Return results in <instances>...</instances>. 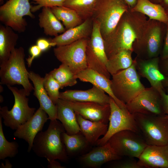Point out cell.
Returning a JSON list of instances; mask_svg holds the SVG:
<instances>
[{
	"mask_svg": "<svg viewBox=\"0 0 168 168\" xmlns=\"http://www.w3.org/2000/svg\"><path fill=\"white\" fill-rule=\"evenodd\" d=\"M64 132L61 122L57 119L50 120L47 129L35 136L32 150L38 156L46 158L49 163L56 160L67 162L68 156L61 137Z\"/></svg>",
	"mask_w": 168,
	"mask_h": 168,
	"instance_id": "cell-2",
	"label": "cell"
},
{
	"mask_svg": "<svg viewBox=\"0 0 168 168\" xmlns=\"http://www.w3.org/2000/svg\"><path fill=\"white\" fill-rule=\"evenodd\" d=\"M165 8L168 9V0H163L161 4Z\"/></svg>",
	"mask_w": 168,
	"mask_h": 168,
	"instance_id": "cell-47",
	"label": "cell"
},
{
	"mask_svg": "<svg viewBox=\"0 0 168 168\" xmlns=\"http://www.w3.org/2000/svg\"><path fill=\"white\" fill-rule=\"evenodd\" d=\"M166 25V33L164 43L161 52V60H163L168 58V23Z\"/></svg>",
	"mask_w": 168,
	"mask_h": 168,
	"instance_id": "cell-40",
	"label": "cell"
},
{
	"mask_svg": "<svg viewBox=\"0 0 168 168\" xmlns=\"http://www.w3.org/2000/svg\"><path fill=\"white\" fill-rule=\"evenodd\" d=\"M47 114L40 107L33 115L23 124L20 126L14 133L16 137L22 139L27 142V152L32 149L35 136L42 131L44 124L49 119Z\"/></svg>",
	"mask_w": 168,
	"mask_h": 168,
	"instance_id": "cell-17",
	"label": "cell"
},
{
	"mask_svg": "<svg viewBox=\"0 0 168 168\" xmlns=\"http://www.w3.org/2000/svg\"><path fill=\"white\" fill-rule=\"evenodd\" d=\"M112 76L111 87L115 97L125 104L145 88L140 80L135 59L130 67Z\"/></svg>",
	"mask_w": 168,
	"mask_h": 168,
	"instance_id": "cell-6",
	"label": "cell"
},
{
	"mask_svg": "<svg viewBox=\"0 0 168 168\" xmlns=\"http://www.w3.org/2000/svg\"><path fill=\"white\" fill-rule=\"evenodd\" d=\"M76 114L81 132L90 144H96L100 137L106 133L108 127V124L91 121L78 114Z\"/></svg>",
	"mask_w": 168,
	"mask_h": 168,
	"instance_id": "cell-24",
	"label": "cell"
},
{
	"mask_svg": "<svg viewBox=\"0 0 168 168\" xmlns=\"http://www.w3.org/2000/svg\"><path fill=\"white\" fill-rule=\"evenodd\" d=\"M24 48H15L7 60L0 63V84L8 86L21 85L27 96L34 90L30 82L29 72L26 67Z\"/></svg>",
	"mask_w": 168,
	"mask_h": 168,
	"instance_id": "cell-3",
	"label": "cell"
},
{
	"mask_svg": "<svg viewBox=\"0 0 168 168\" xmlns=\"http://www.w3.org/2000/svg\"><path fill=\"white\" fill-rule=\"evenodd\" d=\"M112 167L114 168H142L138 161L133 159H128L115 163Z\"/></svg>",
	"mask_w": 168,
	"mask_h": 168,
	"instance_id": "cell-37",
	"label": "cell"
},
{
	"mask_svg": "<svg viewBox=\"0 0 168 168\" xmlns=\"http://www.w3.org/2000/svg\"><path fill=\"white\" fill-rule=\"evenodd\" d=\"M122 158V157L115 152L107 142L105 144L99 146L88 153L82 155L79 160L84 166L97 168L107 162L119 160Z\"/></svg>",
	"mask_w": 168,
	"mask_h": 168,
	"instance_id": "cell-18",
	"label": "cell"
},
{
	"mask_svg": "<svg viewBox=\"0 0 168 168\" xmlns=\"http://www.w3.org/2000/svg\"><path fill=\"white\" fill-rule=\"evenodd\" d=\"M89 38L81 39L67 45L57 46L54 49L57 59L68 66L75 75L88 68L86 49Z\"/></svg>",
	"mask_w": 168,
	"mask_h": 168,
	"instance_id": "cell-11",
	"label": "cell"
},
{
	"mask_svg": "<svg viewBox=\"0 0 168 168\" xmlns=\"http://www.w3.org/2000/svg\"><path fill=\"white\" fill-rule=\"evenodd\" d=\"M134 59L138 74L147 79L151 86L160 94L165 91L162 82L165 79V76L160 69L159 57L144 59L136 57Z\"/></svg>",
	"mask_w": 168,
	"mask_h": 168,
	"instance_id": "cell-16",
	"label": "cell"
},
{
	"mask_svg": "<svg viewBox=\"0 0 168 168\" xmlns=\"http://www.w3.org/2000/svg\"><path fill=\"white\" fill-rule=\"evenodd\" d=\"M147 21L142 14L130 9L125 12L112 32L104 40L108 58L123 50L133 52V44L142 37Z\"/></svg>",
	"mask_w": 168,
	"mask_h": 168,
	"instance_id": "cell-1",
	"label": "cell"
},
{
	"mask_svg": "<svg viewBox=\"0 0 168 168\" xmlns=\"http://www.w3.org/2000/svg\"><path fill=\"white\" fill-rule=\"evenodd\" d=\"M132 114L139 113L164 115L160 93L152 87L145 88L126 104Z\"/></svg>",
	"mask_w": 168,
	"mask_h": 168,
	"instance_id": "cell-14",
	"label": "cell"
},
{
	"mask_svg": "<svg viewBox=\"0 0 168 168\" xmlns=\"http://www.w3.org/2000/svg\"><path fill=\"white\" fill-rule=\"evenodd\" d=\"M130 8L121 0H97L92 18L100 25L104 40L112 32L123 14Z\"/></svg>",
	"mask_w": 168,
	"mask_h": 168,
	"instance_id": "cell-5",
	"label": "cell"
},
{
	"mask_svg": "<svg viewBox=\"0 0 168 168\" xmlns=\"http://www.w3.org/2000/svg\"><path fill=\"white\" fill-rule=\"evenodd\" d=\"M93 25L92 18L87 19L80 25L49 40L53 47L66 45L81 39L88 38L91 34Z\"/></svg>",
	"mask_w": 168,
	"mask_h": 168,
	"instance_id": "cell-21",
	"label": "cell"
},
{
	"mask_svg": "<svg viewBox=\"0 0 168 168\" xmlns=\"http://www.w3.org/2000/svg\"><path fill=\"white\" fill-rule=\"evenodd\" d=\"M11 27L0 25V63L9 58L15 48L19 36Z\"/></svg>",
	"mask_w": 168,
	"mask_h": 168,
	"instance_id": "cell-28",
	"label": "cell"
},
{
	"mask_svg": "<svg viewBox=\"0 0 168 168\" xmlns=\"http://www.w3.org/2000/svg\"><path fill=\"white\" fill-rule=\"evenodd\" d=\"M166 12H167V14H168V11H166Z\"/></svg>",
	"mask_w": 168,
	"mask_h": 168,
	"instance_id": "cell-52",
	"label": "cell"
},
{
	"mask_svg": "<svg viewBox=\"0 0 168 168\" xmlns=\"http://www.w3.org/2000/svg\"><path fill=\"white\" fill-rule=\"evenodd\" d=\"M28 76L34 85L33 95L38 99L40 107L47 114L49 119L51 120L57 119V107L50 99L44 87V78L32 71L29 72Z\"/></svg>",
	"mask_w": 168,
	"mask_h": 168,
	"instance_id": "cell-22",
	"label": "cell"
},
{
	"mask_svg": "<svg viewBox=\"0 0 168 168\" xmlns=\"http://www.w3.org/2000/svg\"><path fill=\"white\" fill-rule=\"evenodd\" d=\"M5 161V165H3V164H2L0 166V168H12V165L10 163L9 160L6 159Z\"/></svg>",
	"mask_w": 168,
	"mask_h": 168,
	"instance_id": "cell-45",
	"label": "cell"
},
{
	"mask_svg": "<svg viewBox=\"0 0 168 168\" xmlns=\"http://www.w3.org/2000/svg\"><path fill=\"white\" fill-rule=\"evenodd\" d=\"M86 55L88 68L110 79L111 75L106 67L108 58L104 40L100 32L99 24L94 20L91 34L86 47Z\"/></svg>",
	"mask_w": 168,
	"mask_h": 168,
	"instance_id": "cell-9",
	"label": "cell"
},
{
	"mask_svg": "<svg viewBox=\"0 0 168 168\" xmlns=\"http://www.w3.org/2000/svg\"><path fill=\"white\" fill-rule=\"evenodd\" d=\"M108 142L120 156L138 158L148 145L139 133L129 130L115 133Z\"/></svg>",
	"mask_w": 168,
	"mask_h": 168,
	"instance_id": "cell-13",
	"label": "cell"
},
{
	"mask_svg": "<svg viewBox=\"0 0 168 168\" xmlns=\"http://www.w3.org/2000/svg\"><path fill=\"white\" fill-rule=\"evenodd\" d=\"M125 3L130 9L135 7L136 4L137 0H121Z\"/></svg>",
	"mask_w": 168,
	"mask_h": 168,
	"instance_id": "cell-44",
	"label": "cell"
},
{
	"mask_svg": "<svg viewBox=\"0 0 168 168\" xmlns=\"http://www.w3.org/2000/svg\"><path fill=\"white\" fill-rule=\"evenodd\" d=\"M133 114L139 131L148 145L168 144V118L166 115Z\"/></svg>",
	"mask_w": 168,
	"mask_h": 168,
	"instance_id": "cell-4",
	"label": "cell"
},
{
	"mask_svg": "<svg viewBox=\"0 0 168 168\" xmlns=\"http://www.w3.org/2000/svg\"><path fill=\"white\" fill-rule=\"evenodd\" d=\"M49 73L59 83L61 89L73 86L77 83L75 74L65 64L62 63L58 68L54 69Z\"/></svg>",
	"mask_w": 168,
	"mask_h": 168,
	"instance_id": "cell-33",
	"label": "cell"
},
{
	"mask_svg": "<svg viewBox=\"0 0 168 168\" xmlns=\"http://www.w3.org/2000/svg\"><path fill=\"white\" fill-rule=\"evenodd\" d=\"M166 117L168 118V115H166Z\"/></svg>",
	"mask_w": 168,
	"mask_h": 168,
	"instance_id": "cell-50",
	"label": "cell"
},
{
	"mask_svg": "<svg viewBox=\"0 0 168 168\" xmlns=\"http://www.w3.org/2000/svg\"><path fill=\"white\" fill-rule=\"evenodd\" d=\"M160 94L163 111L165 114L168 115V89L167 93L164 91Z\"/></svg>",
	"mask_w": 168,
	"mask_h": 168,
	"instance_id": "cell-41",
	"label": "cell"
},
{
	"mask_svg": "<svg viewBox=\"0 0 168 168\" xmlns=\"http://www.w3.org/2000/svg\"><path fill=\"white\" fill-rule=\"evenodd\" d=\"M159 68L161 72L165 76L168 74V58L159 62Z\"/></svg>",
	"mask_w": 168,
	"mask_h": 168,
	"instance_id": "cell-42",
	"label": "cell"
},
{
	"mask_svg": "<svg viewBox=\"0 0 168 168\" xmlns=\"http://www.w3.org/2000/svg\"><path fill=\"white\" fill-rule=\"evenodd\" d=\"M138 159L142 168H168V144L147 145Z\"/></svg>",
	"mask_w": 168,
	"mask_h": 168,
	"instance_id": "cell-19",
	"label": "cell"
},
{
	"mask_svg": "<svg viewBox=\"0 0 168 168\" xmlns=\"http://www.w3.org/2000/svg\"><path fill=\"white\" fill-rule=\"evenodd\" d=\"M151 2L161 4L163 0H149Z\"/></svg>",
	"mask_w": 168,
	"mask_h": 168,
	"instance_id": "cell-48",
	"label": "cell"
},
{
	"mask_svg": "<svg viewBox=\"0 0 168 168\" xmlns=\"http://www.w3.org/2000/svg\"><path fill=\"white\" fill-rule=\"evenodd\" d=\"M75 77L82 82H90L102 90L114 100L120 108H127L126 104L118 99L114 95L111 87L110 79L88 68L75 75Z\"/></svg>",
	"mask_w": 168,
	"mask_h": 168,
	"instance_id": "cell-23",
	"label": "cell"
},
{
	"mask_svg": "<svg viewBox=\"0 0 168 168\" xmlns=\"http://www.w3.org/2000/svg\"><path fill=\"white\" fill-rule=\"evenodd\" d=\"M47 167L49 168H64L65 166H62L58 162L54 160L49 163Z\"/></svg>",
	"mask_w": 168,
	"mask_h": 168,
	"instance_id": "cell-43",
	"label": "cell"
},
{
	"mask_svg": "<svg viewBox=\"0 0 168 168\" xmlns=\"http://www.w3.org/2000/svg\"><path fill=\"white\" fill-rule=\"evenodd\" d=\"M163 24L157 21L148 20L142 37L133 45V52L137 54V57L147 59L159 57L161 52Z\"/></svg>",
	"mask_w": 168,
	"mask_h": 168,
	"instance_id": "cell-8",
	"label": "cell"
},
{
	"mask_svg": "<svg viewBox=\"0 0 168 168\" xmlns=\"http://www.w3.org/2000/svg\"><path fill=\"white\" fill-rule=\"evenodd\" d=\"M130 9L147 16L149 19L159 21L166 25L168 23L166 11L161 4L153 3L149 0H137L135 7Z\"/></svg>",
	"mask_w": 168,
	"mask_h": 168,
	"instance_id": "cell-26",
	"label": "cell"
},
{
	"mask_svg": "<svg viewBox=\"0 0 168 168\" xmlns=\"http://www.w3.org/2000/svg\"><path fill=\"white\" fill-rule=\"evenodd\" d=\"M42 52L37 45H33L30 47L29 49L30 56L26 59L28 67H30L31 66L33 61L35 58L39 56Z\"/></svg>",
	"mask_w": 168,
	"mask_h": 168,
	"instance_id": "cell-38",
	"label": "cell"
},
{
	"mask_svg": "<svg viewBox=\"0 0 168 168\" xmlns=\"http://www.w3.org/2000/svg\"><path fill=\"white\" fill-rule=\"evenodd\" d=\"M57 119L63 125L66 133L69 135L77 133L81 131L76 114L73 109L59 99L56 104Z\"/></svg>",
	"mask_w": 168,
	"mask_h": 168,
	"instance_id": "cell-25",
	"label": "cell"
},
{
	"mask_svg": "<svg viewBox=\"0 0 168 168\" xmlns=\"http://www.w3.org/2000/svg\"><path fill=\"white\" fill-rule=\"evenodd\" d=\"M109 104L110 114L108 130L105 134L97 141L96 144L98 146L105 144L112 135L121 131L129 130L140 133L133 114L127 108H120L110 97Z\"/></svg>",
	"mask_w": 168,
	"mask_h": 168,
	"instance_id": "cell-12",
	"label": "cell"
},
{
	"mask_svg": "<svg viewBox=\"0 0 168 168\" xmlns=\"http://www.w3.org/2000/svg\"><path fill=\"white\" fill-rule=\"evenodd\" d=\"M2 117L0 116V160L15 157L18 152L19 145L16 141L9 142L6 138L2 129Z\"/></svg>",
	"mask_w": 168,
	"mask_h": 168,
	"instance_id": "cell-34",
	"label": "cell"
},
{
	"mask_svg": "<svg viewBox=\"0 0 168 168\" xmlns=\"http://www.w3.org/2000/svg\"><path fill=\"white\" fill-rule=\"evenodd\" d=\"M61 137L68 156L74 155L82 152L90 144L81 131L72 135H69L64 132L62 133Z\"/></svg>",
	"mask_w": 168,
	"mask_h": 168,
	"instance_id": "cell-30",
	"label": "cell"
},
{
	"mask_svg": "<svg viewBox=\"0 0 168 168\" xmlns=\"http://www.w3.org/2000/svg\"><path fill=\"white\" fill-rule=\"evenodd\" d=\"M56 17L63 22L66 30L77 26L84 21L73 10L62 6L50 7Z\"/></svg>",
	"mask_w": 168,
	"mask_h": 168,
	"instance_id": "cell-31",
	"label": "cell"
},
{
	"mask_svg": "<svg viewBox=\"0 0 168 168\" xmlns=\"http://www.w3.org/2000/svg\"><path fill=\"white\" fill-rule=\"evenodd\" d=\"M29 0H8L0 7V21L19 33L24 32L27 24L23 17L34 19Z\"/></svg>",
	"mask_w": 168,
	"mask_h": 168,
	"instance_id": "cell-10",
	"label": "cell"
},
{
	"mask_svg": "<svg viewBox=\"0 0 168 168\" xmlns=\"http://www.w3.org/2000/svg\"><path fill=\"white\" fill-rule=\"evenodd\" d=\"M65 0H33L36 5L31 6V12H35L44 7H51L56 6H63Z\"/></svg>",
	"mask_w": 168,
	"mask_h": 168,
	"instance_id": "cell-36",
	"label": "cell"
},
{
	"mask_svg": "<svg viewBox=\"0 0 168 168\" xmlns=\"http://www.w3.org/2000/svg\"><path fill=\"white\" fill-rule=\"evenodd\" d=\"M101 89L93 86L87 90H67L60 93L63 100L79 102H91L102 104H109L110 96Z\"/></svg>",
	"mask_w": 168,
	"mask_h": 168,
	"instance_id": "cell-20",
	"label": "cell"
},
{
	"mask_svg": "<svg viewBox=\"0 0 168 168\" xmlns=\"http://www.w3.org/2000/svg\"><path fill=\"white\" fill-rule=\"evenodd\" d=\"M3 0H0V2L1 4L2 3V2H3Z\"/></svg>",
	"mask_w": 168,
	"mask_h": 168,
	"instance_id": "cell-49",
	"label": "cell"
},
{
	"mask_svg": "<svg viewBox=\"0 0 168 168\" xmlns=\"http://www.w3.org/2000/svg\"><path fill=\"white\" fill-rule=\"evenodd\" d=\"M97 0H65L63 6L74 10L84 21L92 18Z\"/></svg>",
	"mask_w": 168,
	"mask_h": 168,
	"instance_id": "cell-32",
	"label": "cell"
},
{
	"mask_svg": "<svg viewBox=\"0 0 168 168\" xmlns=\"http://www.w3.org/2000/svg\"><path fill=\"white\" fill-rule=\"evenodd\" d=\"M44 78V87L50 99L56 105L59 99L60 85L50 73L46 74Z\"/></svg>",
	"mask_w": 168,
	"mask_h": 168,
	"instance_id": "cell-35",
	"label": "cell"
},
{
	"mask_svg": "<svg viewBox=\"0 0 168 168\" xmlns=\"http://www.w3.org/2000/svg\"><path fill=\"white\" fill-rule=\"evenodd\" d=\"M166 76H168V74H166Z\"/></svg>",
	"mask_w": 168,
	"mask_h": 168,
	"instance_id": "cell-51",
	"label": "cell"
},
{
	"mask_svg": "<svg viewBox=\"0 0 168 168\" xmlns=\"http://www.w3.org/2000/svg\"><path fill=\"white\" fill-rule=\"evenodd\" d=\"M37 45L42 52L46 51L50 47H52L49 39L40 38L38 39L36 42Z\"/></svg>",
	"mask_w": 168,
	"mask_h": 168,
	"instance_id": "cell-39",
	"label": "cell"
},
{
	"mask_svg": "<svg viewBox=\"0 0 168 168\" xmlns=\"http://www.w3.org/2000/svg\"><path fill=\"white\" fill-rule=\"evenodd\" d=\"M63 100L73 109L76 114L86 119L106 124H108L109 121L110 114L109 104H102L95 102Z\"/></svg>",
	"mask_w": 168,
	"mask_h": 168,
	"instance_id": "cell-15",
	"label": "cell"
},
{
	"mask_svg": "<svg viewBox=\"0 0 168 168\" xmlns=\"http://www.w3.org/2000/svg\"><path fill=\"white\" fill-rule=\"evenodd\" d=\"M133 51L127 50L121 51L108 59L106 68L111 76L130 67L134 62L132 58Z\"/></svg>",
	"mask_w": 168,
	"mask_h": 168,
	"instance_id": "cell-29",
	"label": "cell"
},
{
	"mask_svg": "<svg viewBox=\"0 0 168 168\" xmlns=\"http://www.w3.org/2000/svg\"><path fill=\"white\" fill-rule=\"evenodd\" d=\"M38 17L39 25L43 29L44 33L46 35L55 37L58 35V34L63 33L66 30L50 7L42 8Z\"/></svg>",
	"mask_w": 168,
	"mask_h": 168,
	"instance_id": "cell-27",
	"label": "cell"
},
{
	"mask_svg": "<svg viewBox=\"0 0 168 168\" xmlns=\"http://www.w3.org/2000/svg\"><path fill=\"white\" fill-rule=\"evenodd\" d=\"M162 84L164 87H168V76H165V79L162 82Z\"/></svg>",
	"mask_w": 168,
	"mask_h": 168,
	"instance_id": "cell-46",
	"label": "cell"
},
{
	"mask_svg": "<svg viewBox=\"0 0 168 168\" xmlns=\"http://www.w3.org/2000/svg\"><path fill=\"white\" fill-rule=\"evenodd\" d=\"M7 86L14 96V103L10 110L6 106L0 107V116L3 119L5 126L12 130H16L32 117L35 109L29 106V99L24 89Z\"/></svg>",
	"mask_w": 168,
	"mask_h": 168,
	"instance_id": "cell-7",
	"label": "cell"
}]
</instances>
